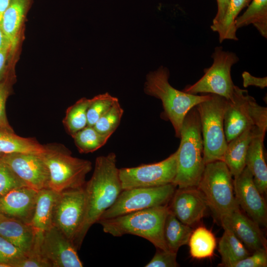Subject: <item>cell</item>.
I'll return each instance as SVG.
<instances>
[{"mask_svg":"<svg viewBox=\"0 0 267 267\" xmlns=\"http://www.w3.org/2000/svg\"><path fill=\"white\" fill-rule=\"evenodd\" d=\"M224 232L219 241L218 250L221 257V266L234 267L240 260L250 255L243 243L229 229Z\"/></svg>","mask_w":267,"mask_h":267,"instance_id":"cell-25","label":"cell"},{"mask_svg":"<svg viewBox=\"0 0 267 267\" xmlns=\"http://www.w3.org/2000/svg\"><path fill=\"white\" fill-rule=\"evenodd\" d=\"M0 160L26 186L38 191L48 188L49 173L41 155L31 153L0 154Z\"/></svg>","mask_w":267,"mask_h":267,"instance_id":"cell-15","label":"cell"},{"mask_svg":"<svg viewBox=\"0 0 267 267\" xmlns=\"http://www.w3.org/2000/svg\"><path fill=\"white\" fill-rule=\"evenodd\" d=\"M169 69L161 66L146 77L144 90L146 94L162 101L164 117L173 125L176 136L180 138L182 125L187 113L200 103L210 97V94H192L179 90L169 82Z\"/></svg>","mask_w":267,"mask_h":267,"instance_id":"cell-3","label":"cell"},{"mask_svg":"<svg viewBox=\"0 0 267 267\" xmlns=\"http://www.w3.org/2000/svg\"><path fill=\"white\" fill-rule=\"evenodd\" d=\"M250 24L263 37L267 38V0H253L245 12L235 20L237 29Z\"/></svg>","mask_w":267,"mask_h":267,"instance_id":"cell-28","label":"cell"},{"mask_svg":"<svg viewBox=\"0 0 267 267\" xmlns=\"http://www.w3.org/2000/svg\"><path fill=\"white\" fill-rule=\"evenodd\" d=\"M58 193L48 188L38 191L33 215L29 223L34 233L36 247L39 248L44 233L53 225V214Z\"/></svg>","mask_w":267,"mask_h":267,"instance_id":"cell-19","label":"cell"},{"mask_svg":"<svg viewBox=\"0 0 267 267\" xmlns=\"http://www.w3.org/2000/svg\"><path fill=\"white\" fill-rule=\"evenodd\" d=\"M188 244L191 256L194 259H202L214 255L216 240L211 230L199 226L193 230Z\"/></svg>","mask_w":267,"mask_h":267,"instance_id":"cell-29","label":"cell"},{"mask_svg":"<svg viewBox=\"0 0 267 267\" xmlns=\"http://www.w3.org/2000/svg\"><path fill=\"white\" fill-rule=\"evenodd\" d=\"M85 211L84 186L59 192L54 207L53 225L73 243L83 222Z\"/></svg>","mask_w":267,"mask_h":267,"instance_id":"cell-12","label":"cell"},{"mask_svg":"<svg viewBox=\"0 0 267 267\" xmlns=\"http://www.w3.org/2000/svg\"><path fill=\"white\" fill-rule=\"evenodd\" d=\"M213 62L205 69L204 75L193 85L187 86L182 91L192 94H214L231 99L234 87L231 77L232 66L239 61L234 52L217 46L212 55Z\"/></svg>","mask_w":267,"mask_h":267,"instance_id":"cell-9","label":"cell"},{"mask_svg":"<svg viewBox=\"0 0 267 267\" xmlns=\"http://www.w3.org/2000/svg\"><path fill=\"white\" fill-rule=\"evenodd\" d=\"M41 157L49 173L48 188L58 193L84 186L92 169L89 161L74 157L69 151L56 147L45 146Z\"/></svg>","mask_w":267,"mask_h":267,"instance_id":"cell-6","label":"cell"},{"mask_svg":"<svg viewBox=\"0 0 267 267\" xmlns=\"http://www.w3.org/2000/svg\"><path fill=\"white\" fill-rule=\"evenodd\" d=\"M27 6V0H11L2 17L0 25L9 45L10 54L18 45Z\"/></svg>","mask_w":267,"mask_h":267,"instance_id":"cell-23","label":"cell"},{"mask_svg":"<svg viewBox=\"0 0 267 267\" xmlns=\"http://www.w3.org/2000/svg\"><path fill=\"white\" fill-rule=\"evenodd\" d=\"M28 253L0 236V263L13 267L14 265L28 255Z\"/></svg>","mask_w":267,"mask_h":267,"instance_id":"cell-34","label":"cell"},{"mask_svg":"<svg viewBox=\"0 0 267 267\" xmlns=\"http://www.w3.org/2000/svg\"><path fill=\"white\" fill-rule=\"evenodd\" d=\"M233 184L235 198L239 207L260 226L266 227L267 204L246 167L237 176L233 178Z\"/></svg>","mask_w":267,"mask_h":267,"instance_id":"cell-14","label":"cell"},{"mask_svg":"<svg viewBox=\"0 0 267 267\" xmlns=\"http://www.w3.org/2000/svg\"><path fill=\"white\" fill-rule=\"evenodd\" d=\"M118 99L108 92L97 95L90 99L87 110V126H93L97 120Z\"/></svg>","mask_w":267,"mask_h":267,"instance_id":"cell-33","label":"cell"},{"mask_svg":"<svg viewBox=\"0 0 267 267\" xmlns=\"http://www.w3.org/2000/svg\"><path fill=\"white\" fill-rule=\"evenodd\" d=\"M11 0H0V24L3 14L8 7Z\"/></svg>","mask_w":267,"mask_h":267,"instance_id":"cell-43","label":"cell"},{"mask_svg":"<svg viewBox=\"0 0 267 267\" xmlns=\"http://www.w3.org/2000/svg\"><path fill=\"white\" fill-rule=\"evenodd\" d=\"M266 132L255 126L249 128L227 143L222 161L228 168L233 177L237 176L245 167L248 148L257 135Z\"/></svg>","mask_w":267,"mask_h":267,"instance_id":"cell-20","label":"cell"},{"mask_svg":"<svg viewBox=\"0 0 267 267\" xmlns=\"http://www.w3.org/2000/svg\"><path fill=\"white\" fill-rule=\"evenodd\" d=\"M176 187L171 183L159 186L122 190L114 203L104 212L99 220L167 204Z\"/></svg>","mask_w":267,"mask_h":267,"instance_id":"cell-10","label":"cell"},{"mask_svg":"<svg viewBox=\"0 0 267 267\" xmlns=\"http://www.w3.org/2000/svg\"><path fill=\"white\" fill-rule=\"evenodd\" d=\"M122 191L115 154L97 157L93 174L84 185L85 216L73 241L77 250L80 249L90 227L114 203Z\"/></svg>","mask_w":267,"mask_h":267,"instance_id":"cell-1","label":"cell"},{"mask_svg":"<svg viewBox=\"0 0 267 267\" xmlns=\"http://www.w3.org/2000/svg\"><path fill=\"white\" fill-rule=\"evenodd\" d=\"M235 264L234 267H266L267 266V248H262L254 251Z\"/></svg>","mask_w":267,"mask_h":267,"instance_id":"cell-37","label":"cell"},{"mask_svg":"<svg viewBox=\"0 0 267 267\" xmlns=\"http://www.w3.org/2000/svg\"><path fill=\"white\" fill-rule=\"evenodd\" d=\"M24 186L26 185L0 160V196L14 188Z\"/></svg>","mask_w":267,"mask_h":267,"instance_id":"cell-35","label":"cell"},{"mask_svg":"<svg viewBox=\"0 0 267 267\" xmlns=\"http://www.w3.org/2000/svg\"><path fill=\"white\" fill-rule=\"evenodd\" d=\"M38 191L27 186L14 188L0 196V213L29 224Z\"/></svg>","mask_w":267,"mask_h":267,"instance_id":"cell-18","label":"cell"},{"mask_svg":"<svg viewBox=\"0 0 267 267\" xmlns=\"http://www.w3.org/2000/svg\"><path fill=\"white\" fill-rule=\"evenodd\" d=\"M0 267H10L9 266L3 263H0Z\"/></svg>","mask_w":267,"mask_h":267,"instance_id":"cell-45","label":"cell"},{"mask_svg":"<svg viewBox=\"0 0 267 267\" xmlns=\"http://www.w3.org/2000/svg\"><path fill=\"white\" fill-rule=\"evenodd\" d=\"M170 201V211L181 222L191 227L201 221L208 206L197 187L178 188Z\"/></svg>","mask_w":267,"mask_h":267,"instance_id":"cell-16","label":"cell"},{"mask_svg":"<svg viewBox=\"0 0 267 267\" xmlns=\"http://www.w3.org/2000/svg\"><path fill=\"white\" fill-rule=\"evenodd\" d=\"M10 53V47L6 45L0 50V81L4 77L7 59Z\"/></svg>","mask_w":267,"mask_h":267,"instance_id":"cell-41","label":"cell"},{"mask_svg":"<svg viewBox=\"0 0 267 267\" xmlns=\"http://www.w3.org/2000/svg\"><path fill=\"white\" fill-rule=\"evenodd\" d=\"M169 212L167 204L130 213L115 218L100 220L104 232L115 237L132 234L146 239L157 249L169 250L165 242L163 230Z\"/></svg>","mask_w":267,"mask_h":267,"instance_id":"cell-4","label":"cell"},{"mask_svg":"<svg viewBox=\"0 0 267 267\" xmlns=\"http://www.w3.org/2000/svg\"><path fill=\"white\" fill-rule=\"evenodd\" d=\"M4 77L0 81V128L12 129L6 114V103L9 93V86L8 81L3 80Z\"/></svg>","mask_w":267,"mask_h":267,"instance_id":"cell-38","label":"cell"},{"mask_svg":"<svg viewBox=\"0 0 267 267\" xmlns=\"http://www.w3.org/2000/svg\"><path fill=\"white\" fill-rule=\"evenodd\" d=\"M193 229L179 221L170 210L164 226L163 234L169 250L177 253L179 248L187 244Z\"/></svg>","mask_w":267,"mask_h":267,"instance_id":"cell-27","label":"cell"},{"mask_svg":"<svg viewBox=\"0 0 267 267\" xmlns=\"http://www.w3.org/2000/svg\"><path fill=\"white\" fill-rule=\"evenodd\" d=\"M13 267H50L38 251H32L28 255L17 262Z\"/></svg>","mask_w":267,"mask_h":267,"instance_id":"cell-39","label":"cell"},{"mask_svg":"<svg viewBox=\"0 0 267 267\" xmlns=\"http://www.w3.org/2000/svg\"><path fill=\"white\" fill-rule=\"evenodd\" d=\"M6 45L9 46L0 25V50Z\"/></svg>","mask_w":267,"mask_h":267,"instance_id":"cell-44","label":"cell"},{"mask_svg":"<svg viewBox=\"0 0 267 267\" xmlns=\"http://www.w3.org/2000/svg\"><path fill=\"white\" fill-rule=\"evenodd\" d=\"M251 0H229L222 19L211 29L219 34L220 43L226 40L237 41V29L235 20L240 11L248 5Z\"/></svg>","mask_w":267,"mask_h":267,"instance_id":"cell-26","label":"cell"},{"mask_svg":"<svg viewBox=\"0 0 267 267\" xmlns=\"http://www.w3.org/2000/svg\"><path fill=\"white\" fill-rule=\"evenodd\" d=\"M177 150L160 162L119 169L122 190L173 183L177 173Z\"/></svg>","mask_w":267,"mask_h":267,"instance_id":"cell-11","label":"cell"},{"mask_svg":"<svg viewBox=\"0 0 267 267\" xmlns=\"http://www.w3.org/2000/svg\"><path fill=\"white\" fill-rule=\"evenodd\" d=\"M110 136L101 134L93 126H87L72 136L81 153L94 152L102 147Z\"/></svg>","mask_w":267,"mask_h":267,"instance_id":"cell-31","label":"cell"},{"mask_svg":"<svg viewBox=\"0 0 267 267\" xmlns=\"http://www.w3.org/2000/svg\"><path fill=\"white\" fill-rule=\"evenodd\" d=\"M225 103V98L210 94L209 99L196 106L201 124L205 164L223 160L227 144L223 128Z\"/></svg>","mask_w":267,"mask_h":267,"instance_id":"cell-8","label":"cell"},{"mask_svg":"<svg viewBox=\"0 0 267 267\" xmlns=\"http://www.w3.org/2000/svg\"><path fill=\"white\" fill-rule=\"evenodd\" d=\"M90 99L82 98L68 107L63 120L64 126L72 136L87 126V110Z\"/></svg>","mask_w":267,"mask_h":267,"instance_id":"cell-30","label":"cell"},{"mask_svg":"<svg viewBox=\"0 0 267 267\" xmlns=\"http://www.w3.org/2000/svg\"><path fill=\"white\" fill-rule=\"evenodd\" d=\"M180 138L177 149V173L173 183L178 188L197 187L205 164L201 124L196 106L184 118Z\"/></svg>","mask_w":267,"mask_h":267,"instance_id":"cell-2","label":"cell"},{"mask_svg":"<svg viewBox=\"0 0 267 267\" xmlns=\"http://www.w3.org/2000/svg\"><path fill=\"white\" fill-rule=\"evenodd\" d=\"M253 126L266 132L267 108L259 105L247 90L235 85L232 98L226 99L224 111L223 128L226 142Z\"/></svg>","mask_w":267,"mask_h":267,"instance_id":"cell-5","label":"cell"},{"mask_svg":"<svg viewBox=\"0 0 267 267\" xmlns=\"http://www.w3.org/2000/svg\"><path fill=\"white\" fill-rule=\"evenodd\" d=\"M232 177L223 161H213L205 164L197 186L207 206L219 218L239 207L234 194Z\"/></svg>","mask_w":267,"mask_h":267,"instance_id":"cell-7","label":"cell"},{"mask_svg":"<svg viewBox=\"0 0 267 267\" xmlns=\"http://www.w3.org/2000/svg\"><path fill=\"white\" fill-rule=\"evenodd\" d=\"M123 113L118 100L97 120L93 127L101 134L111 136L119 126Z\"/></svg>","mask_w":267,"mask_h":267,"instance_id":"cell-32","label":"cell"},{"mask_svg":"<svg viewBox=\"0 0 267 267\" xmlns=\"http://www.w3.org/2000/svg\"><path fill=\"white\" fill-rule=\"evenodd\" d=\"M217 3V12L213 19L212 24L219 23L222 19L229 0H216Z\"/></svg>","mask_w":267,"mask_h":267,"instance_id":"cell-42","label":"cell"},{"mask_svg":"<svg viewBox=\"0 0 267 267\" xmlns=\"http://www.w3.org/2000/svg\"><path fill=\"white\" fill-rule=\"evenodd\" d=\"M244 87L255 86L261 89H264L267 86V78H259L252 76L248 72L245 71L242 74Z\"/></svg>","mask_w":267,"mask_h":267,"instance_id":"cell-40","label":"cell"},{"mask_svg":"<svg viewBox=\"0 0 267 267\" xmlns=\"http://www.w3.org/2000/svg\"><path fill=\"white\" fill-rule=\"evenodd\" d=\"M0 236L28 254L34 249L35 235L30 225L0 213Z\"/></svg>","mask_w":267,"mask_h":267,"instance_id":"cell-21","label":"cell"},{"mask_svg":"<svg viewBox=\"0 0 267 267\" xmlns=\"http://www.w3.org/2000/svg\"><path fill=\"white\" fill-rule=\"evenodd\" d=\"M219 219L223 228L230 230L250 250L267 248V240L260 225L243 214L239 207Z\"/></svg>","mask_w":267,"mask_h":267,"instance_id":"cell-17","label":"cell"},{"mask_svg":"<svg viewBox=\"0 0 267 267\" xmlns=\"http://www.w3.org/2000/svg\"><path fill=\"white\" fill-rule=\"evenodd\" d=\"M177 253L170 250L157 249L152 259L145 266V267H177Z\"/></svg>","mask_w":267,"mask_h":267,"instance_id":"cell-36","label":"cell"},{"mask_svg":"<svg viewBox=\"0 0 267 267\" xmlns=\"http://www.w3.org/2000/svg\"><path fill=\"white\" fill-rule=\"evenodd\" d=\"M73 243L55 226L44 234L39 245L42 257L50 267H82Z\"/></svg>","mask_w":267,"mask_h":267,"instance_id":"cell-13","label":"cell"},{"mask_svg":"<svg viewBox=\"0 0 267 267\" xmlns=\"http://www.w3.org/2000/svg\"><path fill=\"white\" fill-rule=\"evenodd\" d=\"M45 146L33 138H26L15 134L13 129L0 128V154L31 153L41 155Z\"/></svg>","mask_w":267,"mask_h":267,"instance_id":"cell-24","label":"cell"},{"mask_svg":"<svg viewBox=\"0 0 267 267\" xmlns=\"http://www.w3.org/2000/svg\"><path fill=\"white\" fill-rule=\"evenodd\" d=\"M265 134H260L252 139L245 159V167L251 173L256 186L262 194L267 191V166L264 152Z\"/></svg>","mask_w":267,"mask_h":267,"instance_id":"cell-22","label":"cell"}]
</instances>
